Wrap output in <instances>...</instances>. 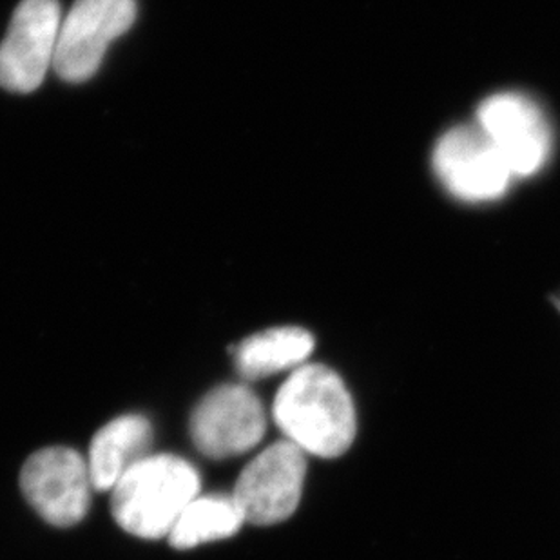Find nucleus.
<instances>
[{
  "label": "nucleus",
  "instance_id": "obj_2",
  "mask_svg": "<svg viewBox=\"0 0 560 560\" xmlns=\"http://www.w3.org/2000/svg\"><path fill=\"white\" fill-rule=\"evenodd\" d=\"M198 492L200 476L186 459L148 455L113 488V517L127 534L140 539L170 537Z\"/></svg>",
  "mask_w": 560,
  "mask_h": 560
},
{
  "label": "nucleus",
  "instance_id": "obj_1",
  "mask_svg": "<svg viewBox=\"0 0 560 560\" xmlns=\"http://www.w3.org/2000/svg\"><path fill=\"white\" fill-rule=\"evenodd\" d=\"M272 413L287 441L317 457H339L355 438L354 402L328 366L305 365L292 372L276 396Z\"/></svg>",
  "mask_w": 560,
  "mask_h": 560
},
{
  "label": "nucleus",
  "instance_id": "obj_5",
  "mask_svg": "<svg viewBox=\"0 0 560 560\" xmlns=\"http://www.w3.org/2000/svg\"><path fill=\"white\" fill-rule=\"evenodd\" d=\"M62 15L57 0H22L0 44V88L32 93L54 68Z\"/></svg>",
  "mask_w": 560,
  "mask_h": 560
},
{
  "label": "nucleus",
  "instance_id": "obj_9",
  "mask_svg": "<svg viewBox=\"0 0 560 560\" xmlns=\"http://www.w3.org/2000/svg\"><path fill=\"white\" fill-rule=\"evenodd\" d=\"M477 120L499 149L512 175H534L550 154V127L539 106L521 93H499L482 102Z\"/></svg>",
  "mask_w": 560,
  "mask_h": 560
},
{
  "label": "nucleus",
  "instance_id": "obj_12",
  "mask_svg": "<svg viewBox=\"0 0 560 560\" xmlns=\"http://www.w3.org/2000/svg\"><path fill=\"white\" fill-rule=\"evenodd\" d=\"M244 523L233 495L196 498L176 521L175 528L171 529L170 542L176 550H189L212 540L233 537Z\"/></svg>",
  "mask_w": 560,
  "mask_h": 560
},
{
  "label": "nucleus",
  "instance_id": "obj_4",
  "mask_svg": "<svg viewBox=\"0 0 560 560\" xmlns=\"http://www.w3.org/2000/svg\"><path fill=\"white\" fill-rule=\"evenodd\" d=\"M307 474L305 452L291 441L265 448L245 466L233 499L245 523L269 526L296 512Z\"/></svg>",
  "mask_w": 560,
  "mask_h": 560
},
{
  "label": "nucleus",
  "instance_id": "obj_7",
  "mask_svg": "<svg viewBox=\"0 0 560 560\" xmlns=\"http://www.w3.org/2000/svg\"><path fill=\"white\" fill-rule=\"evenodd\" d=\"M264 405L244 385H223L209 392L190 416V438L209 459L245 454L264 439Z\"/></svg>",
  "mask_w": 560,
  "mask_h": 560
},
{
  "label": "nucleus",
  "instance_id": "obj_8",
  "mask_svg": "<svg viewBox=\"0 0 560 560\" xmlns=\"http://www.w3.org/2000/svg\"><path fill=\"white\" fill-rule=\"evenodd\" d=\"M434 167L444 187L466 201L495 200L504 195L512 171L481 127H455L434 151Z\"/></svg>",
  "mask_w": 560,
  "mask_h": 560
},
{
  "label": "nucleus",
  "instance_id": "obj_10",
  "mask_svg": "<svg viewBox=\"0 0 560 560\" xmlns=\"http://www.w3.org/2000/svg\"><path fill=\"white\" fill-rule=\"evenodd\" d=\"M153 443V429L142 416H124L113 419L96 432L91 443V485L98 492H109L131 470L148 457Z\"/></svg>",
  "mask_w": 560,
  "mask_h": 560
},
{
  "label": "nucleus",
  "instance_id": "obj_3",
  "mask_svg": "<svg viewBox=\"0 0 560 560\" xmlns=\"http://www.w3.org/2000/svg\"><path fill=\"white\" fill-rule=\"evenodd\" d=\"M137 0H74L60 26L54 69L63 82L80 84L101 68L115 38L131 30Z\"/></svg>",
  "mask_w": 560,
  "mask_h": 560
},
{
  "label": "nucleus",
  "instance_id": "obj_6",
  "mask_svg": "<svg viewBox=\"0 0 560 560\" xmlns=\"http://www.w3.org/2000/svg\"><path fill=\"white\" fill-rule=\"evenodd\" d=\"M21 488L38 515L59 528L79 524L90 510V466L73 448L51 446L33 454L22 468Z\"/></svg>",
  "mask_w": 560,
  "mask_h": 560
},
{
  "label": "nucleus",
  "instance_id": "obj_11",
  "mask_svg": "<svg viewBox=\"0 0 560 560\" xmlns=\"http://www.w3.org/2000/svg\"><path fill=\"white\" fill-rule=\"evenodd\" d=\"M312 350L314 338L311 332L298 327H281L245 339L234 350V358L240 375L254 381L300 365Z\"/></svg>",
  "mask_w": 560,
  "mask_h": 560
}]
</instances>
